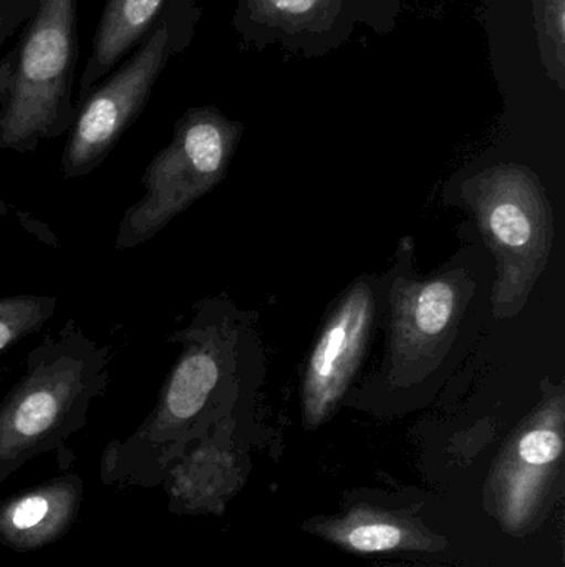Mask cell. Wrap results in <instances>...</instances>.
Masks as SVG:
<instances>
[{
	"mask_svg": "<svg viewBox=\"0 0 565 567\" xmlns=\"http://www.w3.org/2000/svg\"><path fill=\"white\" fill-rule=\"evenodd\" d=\"M13 50L12 80L0 106V150L30 152L75 122L76 0H40Z\"/></svg>",
	"mask_w": 565,
	"mask_h": 567,
	"instance_id": "6da1fadb",
	"label": "cell"
},
{
	"mask_svg": "<svg viewBox=\"0 0 565 567\" xmlns=\"http://www.w3.org/2000/svg\"><path fill=\"white\" fill-rule=\"evenodd\" d=\"M188 10L169 0L145 40L76 106L63 153L66 178L88 175L142 115L172 55L188 43Z\"/></svg>",
	"mask_w": 565,
	"mask_h": 567,
	"instance_id": "7a4b0ae2",
	"label": "cell"
},
{
	"mask_svg": "<svg viewBox=\"0 0 565 567\" xmlns=\"http://www.w3.org/2000/svg\"><path fill=\"white\" fill-rule=\"evenodd\" d=\"M239 128L215 109H192L143 175L145 196L123 216L116 248H135L211 192L228 169Z\"/></svg>",
	"mask_w": 565,
	"mask_h": 567,
	"instance_id": "3957f363",
	"label": "cell"
},
{
	"mask_svg": "<svg viewBox=\"0 0 565 567\" xmlns=\"http://www.w3.org/2000/svg\"><path fill=\"white\" fill-rule=\"evenodd\" d=\"M481 231L500 262L496 310L513 309L546 266L553 213L536 176L521 166L488 169L464 186Z\"/></svg>",
	"mask_w": 565,
	"mask_h": 567,
	"instance_id": "277c9868",
	"label": "cell"
},
{
	"mask_svg": "<svg viewBox=\"0 0 565 567\" xmlns=\"http://www.w3.org/2000/svg\"><path fill=\"white\" fill-rule=\"evenodd\" d=\"M564 400L544 402L498 456L486 503L501 528L524 536L540 523L563 468Z\"/></svg>",
	"mask_w": 565,
	"mask_h": 567,
	"instance_id": "5b68a950",
	"label": "cell"
},
{
	"mask_svg": "<svg viewBox=\"0 0 565 567\" xmlns=\"http://www.w3.org/2000/svg\"><path fill=\"white\" fill-rule=\"evenodd\" d=\"M86 389L82 360L60 355L39 363L12 390L0 405V482L69 432Z\"/></svg>",
	"mask_w": 565,
	"mask_h": 567,
	"instance_id": "8992f818",
	"label": "cell"
},
{
	"mask_svg": "<svg viewBox=\"0 0 565 567\" xmlns=\"http://www.w3.org/2000/svg\"><path fill=\"white\" fill-rule=\"evenodd\" d=\"M221 379V359L211 340L192 342L176 362L159 393L158 405L142 429L123 446L135 453L133 478L153 476L155 463L161 468L176 456L179 442L201 415Z\"/></svg>",
	"mask_w": 565,
	"mask_h": 567,
	"instance_id": "52a82bcc",
	"label": "cell"
},
{
	"mask_svg": "<svg viewBox=\"0 0 565 567\" xmlns=\"http://www.w3.org/2000/svg\"><path fill=\"white\" fill-rule=\"evenodd\" d=\"M374 316V296L365 284L352 287L322 330L305 372L304 416L321 425L344 395L364 355Z\"/></svg>",
	"mask_w": 565,
	"mask_h": 567,
	"instance_id": "ba28073f",
	"label": "cell"
},
{
	"mask_svg": "<svg viewBox=\"0 0 565 567\" xmlns=\"http://www.w3.org/2000/svg\"><path fill=\"white\" fill-rule=\"evenodd\" d=\"M305 532L358 556L433 553L447 549L448 539L431 532L420 518L377 506H354L332 518L312 519Z\"/></svg>",
	"mask_w": 565,
	"mask_h": 567,
	"instance_id": "9c48e42d",
	"label": "cell"
},
{
	"mask_svg": "<svg viewBox=\"0 0 565 567\" xmlns=\"http://www.w3.org/2000/svg\"><path fill=\"white\" fill-rule=\"evenodd\" d=\"M460 307L458 286L447 278L400 284L391 293V352L417 362L444 339Z\"/></svg>",
	"mask_w": 565,
	"mask_h": 567,
	"instance_id": "30bf717a",
	"label": "cell"
},
{
	"mask_svg": "<svg viewBox=\"0 0 565 567\" xmlns=\"http://www.w3.org/2000/svg\"><path fill=\"white\" fill-rule=\"evenodd\" d=\"M79 476H63L0 505V545L35 551L65 535L82 506Z\"/></svg>",
	"mask_w": 565,
	"mask_h": 567,
	"instance_id": "8fae6325",
	"label": "cell"
},
{
	"mask_svg": "<svg viewBox=\"0 0 565 567\" xmlns=\"http://www.w3.org/2000/svg\"><path fill=\"white\" fill-rule=\"evenodd\" d=\"M169 0H105L80 79L79 103L151 32Z\"/></svg>",
	"mask_w": 565,
	"mask_h": 567,
	"instance_id": "7c38bea8",
	"label": "cell"
},
{
	"mask_svg": "<svg viewBox=\"0 0 565 567\" xmlns=\"http://www.w3.org/2000/svg\"><path fill=\"white\" fill-rule=\"evenodd\" d=\"M229 460L212 446H202L182 460L171 472V503L185 506L208 505L212 496L228 488Z\"/></svg>",
	"mask_w": 565,
	"mask_h": 567,
	"instance_id": "4fadbf2b",
	"label": "cell"
},
{
	"mask_svg": "<svg viewBox=\"0 0 565 567\" xmlns=\"http://www.w3.org/2000/svg\"><path fill=\"white\" fill-rule=\"evenodd\" d=\"M52 309L49 297H0V352L40 329Z\"/></svg>",
	"mask_w": 565,
	"mask_h": 567,
	"instance_id": "5bb4252c",
	"label": "cell"
},
{
	"mask_svg": "<svg viewBox=\"0 0 565 567\" xmlns=\"http://www.w3.org/2000/svg\"><path fill=\"white\" fill-rule=\"evenodd\" d=\"M544 63L563 86L565 63V0H534Z\"/></svg>",
	"mask_w": 565,
	"mask_h": 567,
	"instance_id": "9a60e30c",
	"label": "cell"
},
{
	"mask_svg": "<svg viewBox=\"0 0 565 567\" xmlns=\"http://www.w3.org/2000/svg\"><path fill=\"white\" fill-rule=\"evenodd\" d=\"M261 12L274 22L285 25H304L331 12L335 0H258Z\"/></svg>",
	"mask_w": 565,
	"mask_h": 567,
	"instance_id": "2e32d148",
	"label": "cell"
},
{
	"mask_svg": "<svg viewBox=\"0 0 565 567\" xmlns=\"http://www.w3.org/2000/svg\"><path fill=\"white\" fill-rule=\"evenodd\" d=\"M40 0H0V47L33 16Z\"/></svg>",
	"mask_w": 565,
	"mask_h": 567,
	"instance_id": "e0dca14e",
	"label": "cell"
},
{
	"mask_svg": "<svg viewBox=\"0 0 565 567\" xmlns=\"http://www.w3.org/2000/svg\"><path fill=\"white\" fill-rule=\"evenodd\" d=\"M13 62H15V50H10L9 53L0 59V106L9 93L10 80H12Z\"/></svg>",
	"mask_w": 565,
	"mask_h": 567,
	"instance_id": "ac0fdd59",
	"label": "cell"
}]
</instances>
